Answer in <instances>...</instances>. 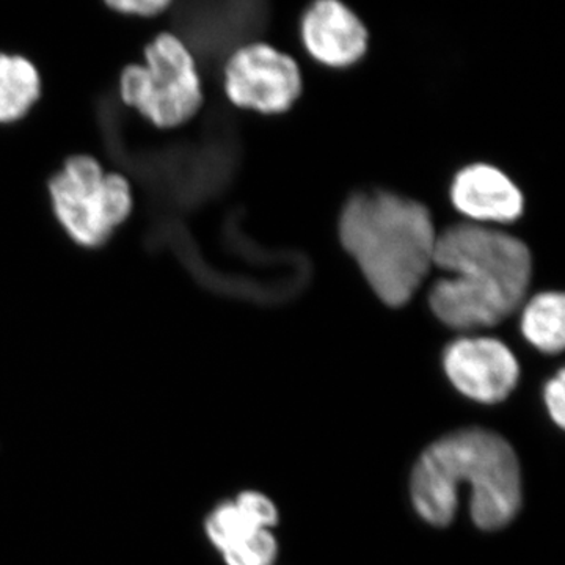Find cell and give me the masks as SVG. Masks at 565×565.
Wrapping results in <instances>:
<instances>
[{"instance_id": "6da1fadb", "label": "cell", "mask_w": 565, "mask_h": 565, "mask_svg": "<svg viewBox=\"0 0 565 565\" xmlns=\"http://www.w3.org/2000/svg\"><path fill=\"white\" fill-rule=\"evenodd\" d=\"M429 305L438 321L470 332L503 322L525 302L533 256L527 245L492 226L460 223L438 234Z\"/></svg>"}, {"instance_id": "7a4b0ae2", "label": "cell", "mask_w": 565, "mask_h": 565, "mask_svg": "<svg viewBox=\"0 0 565 565\" xmlns=\"http://www.w3.org/2000/svg\"><path fill=\"white\" fill-rule=\"evenodd\" d=\"M470 487V514L484 531L508 526L522 508V471L509 441L492 430L462 429L438 438L419 456L411 479L415 511L424 522L448 526Z\"/></svg>"}, {"instance_id": "3957f363", "label": "cell", "mask_w": 565, "mask_h": 565, "mask_svg": "<svg viewBox=\"0 0 565 565\" xmlns=\"http://www.w3.org/2000/svg\"><path fill=\"white\" fill-rule=\"evenodd\" d=\"M437 237L429 210L396 193H355L341 212V244L388 307H403L422 288Z\"/></svg>"}, {"instance_id": "277c9868", "label": "cell", "mask_w": 565, "mask_h": 565, "mask_svg": "<svg viewBox=\"0 0 565 565\" xmlns=\"http://www.w3.org/2000/svg\"><path fill=\"white\" fill-rule=\"evenodd\" d=\"M126 106L158 128L191 121L203 104L202 77L195 57L173 33H159L145 47L143 63L128 65L120 76Z\"/></svg>"}, {"instance_id": "5b68a950", "label": "cell", "mask_w": 565, "mask_h": 565, "mask_svg": "<svg viewBox=\"0 0 565 565\" xmlns=\"http://www.w3.org/2000/svg\"><path fill=\"white\" fill-rule=\"evenodd\" d=\"M52 210L82 247H102L131 215L134 195L125 177L106 173L92 156H73L50 184Z\"/></svg>"}, {"instance_id": "8992f818", "label": "cell", "mask_w": 565, "mask_h": 565, "mask_svg": "<svg viewBox=\"0 0 565 565\" xmlns=\"http://www.w3.org/2000/svg\"><path fill=\"white\" fill-rule=\"evenodd\" d=\"M223 79L234 106L259 114L288 111L302 95V73L297 62L266 43L245 44L234 51Z\"/></svg>"}, {"instance_id": "52a82bcc", "label": "cell", "mask_w": 565, "mask_h": 565, "mask_svg": "<svg viewBox=\"0 0 565 565\" xmlns=\"http://www.w3.org/2000/svg\"><path fill=\"white\" fill-rule=\"evenodd\" d=\"M444 370L457 392L481 404L503 403L514 392L520 364L497 338L462 337L444 353Z\"/></svg>"}, {"instance_id": "ba28073f", "label": "cell", "mask_w": 565, "mask_h": 565, "mask_svg": "<svg viewBox=\"0 0 565 565\" xmlns=\"http://www.w3.org/2000/svg\"><path fill=\"white\" fill-rule=\"evenodd\" d=\"M300 33L308 54L330 68L352 66L370 43L366 25L338 0H321L305 11Z\"/></svg>"}, {"instance_id": "9c48e42d", "label": "cell", "mask_w": 565, "mask_h": 565, "mask_svg": "<svg viewBox=\"0 0 565 565\" xmlns=\"http://www.w3.org/2000/svg\"><path fill=\"white\" fill-rule=\"evenodd\" d=\"M451 202L476 225H504L519 221L525 211V196L511 178L490 163H471L456 173Z\"/></svg>"}, {"instance_id": "30bf717a", "label": "cell", "mask_w": 565, "mask_h": 565, "mask_svg": "<svg viewBox=\"0 0 565 565\" xmlns=\"http://www.w3.org/2000/svg\"><path fill=\"white\" fill-rule=\"evenodd\" d=\"M39 70L22 55L0 54V125L24 118L39 102Z\"/></svg>"}, {"instance_id": "8fae6325", "label": "cell", "mask_w": 565, "mask_h": 565, "mask_svg": "<svg viewBox=\"0 0 565 565\" xmlns=\"http://www.w3.org/2000/svg\"><path fill=\"white\" fill-rule=\"evenodd\" d=\"M523 337L545 353L563 352L565 344V300L561 292L535 294L522 311Z\"/></svg>"}, {"instance_id": "7c38bea8", "label": "cell", "mask_w": 565, "mask_h": 565, "mask_svg": "<svg viewBox=\"0 0 565 565\" xmlns=\"http://www.w3.org/2000/svg\"><path fill=\"white\" fill-rule=\"evenodd\" d=\"M266 530L256 523L247 512L234 501H225L215 505L204 522L207 539L218 552L233 548L241 542L247 541L252 535Z\"/></svg>"}, {"instance_id": "4fadbf2b", "label": "cell", "mask_w": 565, "mask_h": 565, "mask_svg": "<svg viewBox=\"0 0 565 565\" xmlns=\"http://www.w3.org/2000/svg\"><path fill=\"white\" fill-rule=\"evenodd\" d=\"M277 555V539L270 530L259 531L222 553L226 565H273Z\"/></svg>"}, {"instance_id": "5bb4252c", "label": "cell", "mask_w": 565, "mask_h": 565, "mask_svg": "<svg viewBox=\"0 0 565 565\" xmlns=\"http://www.w3.org/2000/svg\"><path fill=\"white\" fill-rule=\"evenodd\" d=\"M236 503L266 530H273L274 526H277V505L266 494L256 492V490H245V492L237 494Z\"/></svg>"}, {"instance_id": "9a60e30c", "label": "cell", "mask_w": 565, "mask_h": 565, "mask_svg": "<svg viewBox=\"0 0 565 565\" xmlns=\"http://www.w3.org/2000/svg\"><path fill=\"white\" fill-rule=\"evenodd\" d=\"M544 401L548 415L557 427L564 429L565 426V373L564 370L557 371L555 377L546 382L544 388Z\"/></svg>"}, {"instance_id": "2e32d148", "label": "cell", "mask_w": 565, "mask_h": 565, "mask_svg": "<svg viewBox=\"0 0 565 565\" xmlns=\"http://www.w3.org/2000/svg\"><path fill=\"white\" fill-rule=\"evenodd\" d=\"M107 7L115 13L128 14L136 18H154L172 7L169 0H122V2H107Z\"/></svg>"}]
</instances>
